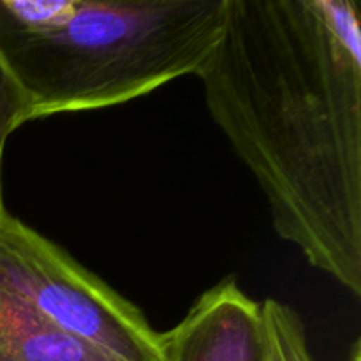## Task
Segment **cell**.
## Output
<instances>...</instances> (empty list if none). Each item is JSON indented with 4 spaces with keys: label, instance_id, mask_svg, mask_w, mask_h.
I'll return each instance as SVG.
<instances>
[{
    "label": "cell",
    "instance_id": "8992f818",
    "mask_svg": "<svg viewBox=\"0 0 361 361\" xmlns=\"http://www.w3.org/2000/svg\"><path fill=\"white\" fill-rule=\"evenodd\" d=\"M30 101L20 80L0 51V215L6 214L2 200V157L11 134L28 122Z\"/></svg>",
    "mask_w": 361,
    "mask_h": 361
},
{
    "label": "cell",
    "instance_id": "6da1fadb",
    "mask_svg": "<svg viewBox=\"0 0 361 361\" xmlns=\"http://www.w3.org/2000/svg\"><path fill=\"white\" fill-rule=\"evenodd\" d=\"M277 235L361 295V25L353 0H228L196 74Z\"/></svg>",
    "mask_w": 361,
    "mask_h": 361
},
{
    "label": "cell",
    "instance_id": "7a4b0ae2",
    "mask_svg": "<svg viewBox=\"0 0 361 361\" xmlns=\"http://www.w3.org/2000/svg\"><path fill=\"white\" fill-rule=\"evenodd\" d=\"M228 0H0V51L28 122L126 104L197 74Z\"/></svg>",
    "mask_w": 361,
    "mask_h": 361
},
{
    "label": "cell",
    "instance_id": "3957f363",
    "mask_svg": "<svg viewBox=\"0 0 361 361\" xmlns=\"http://www.w3.org/2000/svg\"><path fill=\"white\" fill-rule=\"evenodd\" d=\"M0 286L115 360L164 361L161 334L134 303L9 212L0 215Z\"/></svg>",
    "mask_w": 361,
    "mask_h": 361
},
{
    "label": "cell",
    "instance_id": "5b68a950",
    "mask_svg": "<svg viewBox=\"0 0 361 361\" xmlns=\"http://www.w3.org/2000/svg\"><path fill=\"white\" fill-rule=\"evenodd\" d=\"M0 361H118L66 334L0 286Z\"/></svg>",
    "mask_w": 361,
    "mask_h": 361
},
{
    "label": "cell",
    "instance_id": "277c9868",
    "mask_svg": "<svg viewBox=\"0 0 361 361\" xmlns=\"http://www.w3.org/2000/svg\"><path fill=\"white\" fill-rule=\"evenodd\" d=\"M161 341L164 361H314L298 314L256 302L235 279L203 293Z\"/></svg>",
    "mask_w": 361,
    "mask_h": 361
}]
</instances>
